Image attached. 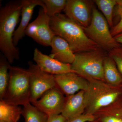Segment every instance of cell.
Returning <instances> with one entry per match:
<instances>
[{"label": "cell", "instance_id": "6da1fadb", "mask_svg": "<svg viewBox=\"0 0 122 122\" xmlns=\"http://www.w3.org/2000/svg\"><path fill=\"white\" fill-rule=\"evenodd\" d=\"M50 26L55 35L65 39L75 53L101 48L87 36L82 26L65 14H59L50 18Z\"/></svg>", "mask_w": 122, "mask_h": 122}, {"label": "cell", "instance_id": "7a4b0ae2", "mask_svg": "<svg viewBox=\"0 0 122 122\" xmlns=\"http://www.w3.org/2000/svg\"><path fill=\"white\" fill-rule=\"evenodd\" d=\"M21 8V0H14L0 10V49L10 64L20 58L19 50L14 46L13 39Z\"/></svg>", "mask_w": 122, "mask_h": 122}, {"label": "cell", "instance_id": "3957f363", "mask_svg": "<svg viewBox=\"0 0 122 122\" xmlns=\"http://www.w3.org/2000/svg\"><path fill=\"white\" fill-rule=\"evenodd\" d=\"M9 72L8 85L2 100L7 104L14 106H24L30 103V79L28 70L10 66Z\"/></svg>", "mask_w": 122, "mask_h": 122}, {"label": "cell", "instance_id": "277c9868", "mask_svg": "<svg viewBox=\"0 0 122 122\" xmlns=\"http://www.w3.org/2000/svg\"><path fill=\"white\" fill-rule=\"evenodd\" d=\"M89 85L85 91V114L94 115L98 110L115 102L120 92L103 81L88 79Z\"/></svg>", "mask_w": 122, "mask_h": 122}, {"label": "cell", "instance_id": "5b68a950", "mask_svg": "<svg viewBox=\"0 0 122 122\" xmlns=\"http://www.w3.org/2000/svg\"><path fill=\"white\" fill-rule=\"evenodd\" d=\"M103 49L99 48L92 51L75 53V59L71 64L77 74L88 79L105 80L103 61L105 57Z\"/></svg>", "mask_w": 122, "mask_h": 122}, {"label": "cell", "instance_id": "8992f818", "mask_svg": "<svg viewBox=\"0 0 122 122\" xmlns=\"http://www.w3.org/2000/svg\"><path fill=\"white\" fill-rule=\"evenodd\" d=\"M109 26L105 17L94 5L91 22L89 26L83 29L88 37L109 52L121 46L112 35Z\"/></svg>", "mask_w": 122, "mask_h": 122}, {"label": "cell", "instance_id": "52a82bcc", "mask_svg": "<svg viewBox=\"0 0 122 122\" xmlns=\"http://www.w3.org/2000/svg\"><path fill=\"white\" fill-rule=\"evenodd\" d=\"M30 88V102H34L48 90L56 86L54 75L42 70L36 64L29 62Z\"/></svg>", "mask_w": 122, "mask_h": 122}, {"label": "cell", "instance_id": "ba28073f", "mask_svg": "<svg viewBox=\"0 0 122 122\" xmlns=\"http://www.w3.org/2000/svg\"><path fill=\"white\" fill-rule=\"evenodd\" d=\"M50 20V17L44 9L41 7L37 17L26 28L25 31V35L41 45L50 46L55 35L51 28Z\"/></svg>", "mask_w": 122, "mask_h": 122}, {"label": "cell", "instance_id": "9c48e42d", "mask_svg": "<svg viewBox=\"0 0 122 122\" xmlns=\"http://www.w3.org/2000/svg\"><path fill=\"white\" fill-rule=\"evenodd\" d=\"M65 100L63 93L56 86L48 90L40 99L31 103L49 117L61 113Z\"/></svg>", "mask_w": 122, "mask_h": 122}, {"label": "cell", "instance_id": "30bf717a", "mask_svg": "<svg viewBox=\"0 0 122 122\" xmlns=\"http://www.w3.org/2000/svg\"><path fill=\"white\" fill-rule=\"evenodd\" d=\"M94 1L87 0H68L63 11L65 14L82 28L89 25Z\"/></svg>", "mask_w": 122, "mask_h": 122}, {"label": "cell", "instance_id": "8fae6325", "mask_svg": "<svg viewBox=\"0 0 122 122\" xmlns=\"http://www.w3.org/2000/svg\"><path fill=\"white\" fill-rule=\"evenodd\" d=\"M56 86L67 96L76 94L81 90H87L89 82L76 73L55 75Z\"/></svg>", "mask_w": 122, "mask_h": 122}, {"label": "cell", "instance_id": "7c38bea8", "mask_svg": "<svg viewBox=\"0 0 122 122\" xmlns=\"http://www.w3.org/2000/svg\"><path fill=\"white\" fill-rule=\"evenodd\" d=\"M33 59L41 70L53 75L75 73L72 69L71 64L62 63L44 54L37 48L34 50Z\"/></svg>", "mask_w": 122, "mask_h": 122}, {"label": "cell", "instance_id": "4fadbf2b", "mask_svg": "<svg viewBox=\"0 0 122 122\" xmlns=\"http://www.w3.org/2000/svg\"><path fill=\"white\" fill-rule=\"evenodd\" d=\"M21 20L14 35L13 41L15 46L25 35V31L29 24L35 7L40 6L44 10L45 8L42 0H21Z\"/></svg>", "mask_w": 122, "mask_h": 122}, {"label": "cell", "instance_id": "5bb4252c", "mask_svg": "<svg viewBox=\"0 0 122 122\" xmlns=\"http://www.w3.org/2000/svg\"><path fill=\"white\" fill-rule=\"evenodd\" d=\"M85 91H81L66 98L61 114L66 120L83 114L86 108Z\"/></svg>", "mask_w": 122, "mask_h": 122}, {"label": "cell", "instance_id": "9a60e30c", "mask_svg": "<svg viewBox=\"0 0 122 122\" xmlns=\"http://www.w3.org/2000/svg\"><path fill=\"white\" fill-rule=\"evenodd\" d=\"M50 46L52 47L50 56L62 63L72 64L75 59V53L65 39L55 35L53 38Z\"/></svg>", "mask_w": 122, "mask_h": 122}, {"label": "cell", "instance_id": "2e32d148", "mask_svg": "<svg viewBox=\"0 0 122 122\" xmlns=\"http://www.w3.org/2000/svg\"><path fill=\"white\" fill-rule=\"evenodd\" d=\"M103 70L105 80L112 86H117L122 82L121 74L116 64L111 57H105L103 61Z\"/></svg>", "mask_w": 122, "mask_h": 122}, {"label": "cell", "instance_id": "e0dca14e", "mask_svg": "<svg viewBox=\"0 0 122 122\" xmlns=\"http://www.w3.org/2000/svg\"><path fill=\"white\" fill-rule=\"evenodd\" d=\"M22 109L19 106L7 104L0 101V122H18L22 115Z\"/></svg>", "mask_w": 122, "mask_h": 122}, {"label": "cell", "instance_id": "ac0fdd59", "mask_svg": "<svg viewBox=\"0 0 122 122\" xmlns=\"http://www.w3.org/2000/svg\"><path fill=\"white\" fill-rule=\"evenodd\" d=\"M22 115L25 122H47L48 116L30 103L24 106Z\"/></svg>", "mask_w": 122, "mask_h": 122}, {"label": "cell", "instance_id": "d6986e66", "mask_svg": "<svg viewBox=\"0 0 122 122\" xmlns=\"http://www.w3.org/2000/svg\"><path fill=\"white\" fill-rule=\"evenodd\" d=\"M11 66L2 53L0 56V100H2L8 85L9 69Z\"/></svg>", "mask_w": 122, "mask_h": 122}, {"label": "cell", "instance_id": "ffe728a7", "mask_svg": "<svg viewBox=\"0 0 122 122\" xmlns=\"http://www.w3.org/2000/svg\"><path fill=\"white\" fill-rule=\"evenodd\" d=\"M94 1L103 13L109 26L113 29V13L114 8L117 5L116 0H95Z\"/></svg>", "mask_w": 122, "mask_h": 122}, {"label": "cell", "instance_id": "44dd1931", "mask_svg": "<svg viewBox=\"0 0 122 122\" xmlns=\"http://www.w3.org/2000/svg\"><path fill=\"white\" fill-rule=\"evenodd\" d=\"M45 8V10L50 18L61 13L63 11L67 0H42Z\"/></svg>", "mask_w": 122, "mask_h": 122}, {"label": "cell", "instance_id": "7402d4cb", "mask_svg": "<svg viewBox=\"0 0 122 122\" xmlns=\"http://www.w3.org/2000/svg\"><path fill=\"white\" fill-rule=\"evenodd\" d=\"M100 122H122V108L109 111L99 117Z\"/></svg>", "mask_w": 122, "mask_h": 122}, {"label": "cell", "instance_id": "603a6c76", "mask_svg": "<svg viewBox=\"0 0 122 122\" xmlns=\"http://www.w3.org/2000/svg\"><path fill=\"white\" fill-rule=\"evenodd\" d=\"M109 54L116 64L119 72L122 75V47L121 46L109 51Z\"/></svg>", "mask_w": 122, "mask_h": 122}, {"label": "cell", "instance_id": "cb8c5ba5", "mask_svg": "<svg viewBox=\"0 0 122 122\" xmlns=\"http://www.w3.org/2000/svg\"><path fill=\"white\" fill-rule=\"evenodd\" d=\"M96 119L94 115L85 113L66 120L65 122H91L94 121Z\"/></svg>", "mask_w": 122, "mask_h": 122}, {"label": "cell", "instance_id": "d4e9b609", "mask_svg": "<svg viewBox=\"0 0 122 122\" xmlns=\"http://www.w3.org/2000/svg\"><path fill=\"white\" fill-rule=\"evenodd\" d=\"M116 12L117 14L120 16V20L119 23L114 26L111 31L112 35L114 37L122 32V8L117 6Z\"/></svg>", "mask_w": 122, "mask_h": 122}, {"label": "cell", "instance_id": "484cf974", "mask_svg": "<svg viewBox=\"0 0 122 122\" xmlns=\"http://www.w3.org/2000/svg\"><path fill=\"white\" fill-rule=\"evenodd\" d=\"M66 120L61 114H59L48 117L47 122H65Z\"/></svg>", "mask_w": 122, "mask_h": 122}, {"label": "cell", "instance_id": "4316f807", "mask_svg": "<svg viewBox=\"0 0 122 122\" xmlns=\"http://www.w3.org/2000/svg\"><path fill=\"white\" fill-rule=\"evenodd\" d=\"M116 41L120 45H122V32L114 37Z\"/></svg>", "mask_w": 122, "mask_h": 122}, {"label": "cell", "instance_id": "83f0119b", "mask_svg": "<svg viewBox=\"0 0 122 122\" xmlns=\"http://www.w3.org/2000/svg\"><path fill=\"white\" fill-rule=\"evenodd\" d=\"M116 1L117 6L122 8V0H116Z\"/></svg>", "mask_w": 122, "mask_h": 122}, {"label": "cell", "instance_id": "f1b7e54d", "mask_svg": "<svg viewBox=\"0 0 122 122\" xmlns=\"http://www.w3.org/2000/svg\"><path fill=\"white\" fill-rule=\"evenodd\" d=\"M96 122V121H95V120H94V121H93V122Z\"/></svg>", "mask_w": 122, "mask_h": 122}, {"label": "cell", "instance_id": "f546056e", "mask_svg": "<svg viewBox=\"0 0 122 122\" xmlns=\"http://www.w3.org/2000/svg\"></svg>", "mask_w": 122, "mask_h": 122}]
</instances>
